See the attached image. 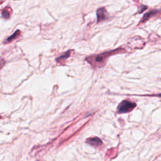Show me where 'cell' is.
<instances>
[{
    "mask_svg": "<svg viewBox=\"0 0 161 161\" xmlns=\"http://www.w3.org/2000/svg\"><path fill=\"white\" fill-rule=\"evenodd\" d=\"M86 142L89 144L93 146H94V147L100 146L102 144L101 140L99 138H98V137H94V138L89 139L87 140Z\"/></svg>",
    "mask_w": 161,
    "mask_h": 161,
    "instance_id": "obj_4",
    "label": "cell"
},
{
    "mask_svg": "<svg viewBox=\"0 0 161 161\" xmlns=\"http://www.w3.org/2000/svg\"><path fill=\"white\" fill-rule=\"evenodd\" d=\"M97 16H98V22H102L105 21L108 18V13L105 8H99L97 12Z\"/></svg>",
    "mask_w": 161,
    "mask_h": 161,
    "instance_id": "obj_3",
    "label": "cell"
},
{
    "mask_svg": "<svg viewBox=\"0 0 161 161\" xmlns=\"http://www.w3.org/2000/svg\"><path fill=\"white\" fill-rule=\"evenodd\" d=\"M0 118H1V116H0Z\"/></svg>",
    "mask_w": 161,
    "mask_h": 161,
    "instance_id": "obj_9",
    "label": "cell"
},
{
    "mask_svg": "<svg viewBox=\"0 0 161 161\" xmlns=\"http://www.w3.org/2000/svg\"><path fill=\"white\" fill-rule=\"evenodd\" d=\"M20 32L18 30H17L15 33L13 35H12L10 37H9L8 39H6V42H11L12 41L14 40L15 39H16L20 35Z\"/></svg>",
    "mask_w": 161,
    "mask_h": 161,
    "instance_id": "obj_6",
    "label": "cell"
},
{
    "mask_svg": "<svg viewBox=\"0 0 161 161\" xmlns=\"http://www.w3.org/2000/svg\"><path fill=\"white\" fill-rule=\"evenodd\" d=\"M159 12L157 10H152L150 12H149L148 13H147L146 14H145V15L144 16L143 18L142 19V22H144L145 21H147L148 19L152 17V15H155V14H157V13H158Z\"/></svg>",
    "mask_w": 161,
    "mask_h": 161,
    "instance_id": "obj_5",
    "label": "cell"
},
{
    "mask_svg": "<svg viewBox=\"0 0 161 161\" xmlns=\"http://www.w3.org/2000/svg\"><path fill=\"white\" fill-rule=\"evenodd\" d=\"M136 104L129 100H124L120 103L118 107V113H125L131 111L136 107Z\"/></svg>",
    "mask_w": 161,
    "mask_h": 161,
    "instance_id": "obj_1",
    "label": "cell"
},
{
    "mask_svg": "<svg viewBox=\"0 0 161 161\" xmlns=\"http://www.w3.org/2000/svg\"><path fill=\"white\" fill-rule=\"evenodd\" d=\"M1 15L3 18L6 19H8L9 18V13L8 10H3L1 13Z\"/></svg>",
    "mask_w": 161,
    "mask_h": 161,
    "instance_id": "obj_7",
    "label": "cell"
},
{
    "mask_svg": "<svg viewBox=\"0 0 161 161\" xmlns=\"http://www.w3.org/2000/svg\"><path fill=\"white\" fill-rule=\"evenodd\" d=\"M68 57H69V52H67V54H65V55H64V56H61V57H60V58H59L58 59H57V61H58V60H59V59H63V58H68Z\"/></svg>",
    "mask_w": 161,
    "mask_h": 161,
    "instance_id": "obj_8",
    "label": "cell"
},
{
    "mask_svg": "<svg viewBox=\"0 0 161 161\" xmlns=\"http://www.w3.org/2000/svg\"><path fill=\"white\" fill-rule=\"evenodd\" d=\"M113 52H106V53H103L101 54H99L97 56H96L95 58H94V60L92 61H94L95 63L97 64H102L103 63H104L105 61V60L106 59V58L108 57L110 55V54H111V53H113ZM91 61V62H92Z\"/></svg>",
    "mask_w": 161,
    "mask_h": 161,
    "instance_id": "obj_2",
    "label": "cell"
}]
</instances>
